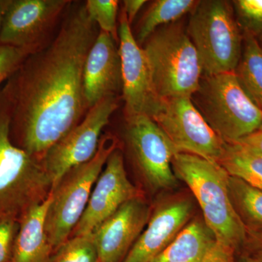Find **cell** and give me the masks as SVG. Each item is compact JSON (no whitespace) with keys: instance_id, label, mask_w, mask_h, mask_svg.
Returning <instances> with one entry per match:
<instances>
[{"instance_id":"obj_1","label":"cell","mask_w":262,"mask_h":262,"mask_svg":"<svg viewBox=\"0 0 262 262\" xmlns=\"http://www.w3.org/2000/svg\"><path fill=\"white\" fill-rule=\"evenodd\" d=\"M99 31L80 5L67 15L51 43L29 55L8 79L12 139L38 159L89 111L84 65Z\"/></svg>"},{"instance_id":"obj_2","label":"cell","mask_w":262,"mask_h":262,"mask_svg":"<svg viewBox=\"0 0 262 262\" xmlns=\"http://www.w3.org/2000/svg\"><path fill=\"white\" fill-rule=\"evenodd\" d=\"M13 98L9 82L0 88V215H20L49 195L52 182L40 159L11 137Z\"/></svg>"},{"instance_id":"obj_3","label":"cell","mask_w":262,"mask_h":262,"mask_svg":"<svg viewBox=\"0 0 262 262\" xmlns=\"http://www.w3.org/2000/svg\"><path fill=\"white\" fill-rule=\"evenodd\" d=\"M177 179L191 189L205 223L221 244L237 251L245 246L248 231L234 210L229 192V175L218 163L179 152L172 161Z\"/></svg>"},{"instance_id":"obj_4","label":"cell","mask_w":262,"mask_h":262,"mask_svg":"<svg viewBox=\"0 0 262 262\" xmlns=\"http://www.w3.org/2000/svg\"><path fill=\"white\" fill-rule=\"evenodd\" d=\"M144 44L160 97L192 98L199 89L203 68L198 51L182 26L173 24L161 27Z\"/></svg>"},{"instance_id":"obj_5","label":"cell","mask_w":262,"mask_h":262,"mask_svg":"<svg viewBox=\"0 0 262 262\" xmlns=\"http://www.w3.org/2000/svg\"><path fill=\"white\" fill-rule=\"evenodd\" d=\"M192 100L226 143L241 140L261 126L262 110L248 96L234 72L203 76Z\"/></svg>"},{"instance_id":"obj_6","label":"cell","mask_w":262,"mask_h":262,"mask_svg":"<svg viewBox=\"0 0 262 262\" xmlns=\"http://www.w3.org/2000/svg\"><path fill=\"white\" fill-rule=\"evenodd\" d=\"M118 145L116 136L102 135L94 158L71 169L52 187L46 229L53 251L70 238L85 211L96 181Z\"/></svg>"},{"instance_id":"obj_7","label":"cell","mask_w":262,"mask_h":262,"mask_svg":"<svg viewBox=\"0 0 262 262\" xmlns=\"http://www.w3.org/2000/svg\"><path fill=\"white\" fill-rule=\"evenodd\" d=\"M192 13L187 34L199 55L203 76L234 72L244 36L232 5L222 0L199 1Z\"/></svg>"},{"instance_id":"obj_8","label":"cell","mask_w":262,"mask_h":262,"mask_svg":"<svg viewBox=\"0 0 262 262\" xmlns=\"http://www.w3.org/2000/svg\"><path fill=\"white\" fill-rule=\"evenodd\" d=\"M126 117L125 139L134 161L146 185L153 191L175 187L172 161L178 151L163 130L146 115Z\"/></svg>"},{"instance_id":"obj_9","label":"cell","mask_w":262,"mask_h":262,"mask_svg":"<svg viewBox=\"0 0 262 262\" xmlns=\"http://www.w3.org/2000/svg\"><path fill=\"white\" fill-rule=\"evenodd\" d=\"M118 106L117 96L103 98L89 108L78 125L46 151L41 161L51 179L52 187L71 169L94 158L101 133Z\"/></svg>"},{"instance_id":"obj_10","label":"cell","mask_w":262,"mask_h":262,"mask_svg":"<svg viewBox=\"0 0 262 262\" xmlns=\"http://www.w3.org/2000/svg\"><path fill=\"white\" fill-rule=\"evenodd\" d=\"M152 120L178 152L196 155L215 163L223 154L225 141L208 125L192 98L165 99L161 111Z\"/></svg>"},{"instance_id":"obj_11","label":"cell","mask_w":262,"mask_h":262,"mask_svg":"<svg viewBox=\"0 0 262 262\" xmlns=\"http://www.w3.org/2000/svg\"><path fill=\"white\" fill-rule=\"evenodd\" d=\"M118 39L125 117L146 115L153 119L161 111L165 99L157 93L145 52L138 44L122 11Z\"/></svg>"},{"instance_id":"obj_12","label":"cell","mask_w":262,"mask_h":262,"mask_svg":"<svg viewBox=\"0 0 262 262\" xmlns=\"http://www.w3.org/2000/svg\"><path fill=\"white\" fill-rule=\"evenodd\" d=\"M69 0H10L0 31V43L39 51L57 20L70 4Z\"/></svg>"},{"instance_id":"obj_13","label":"cell","mask_w":262,"mask_h":262,"mask_svg":"<svg viewBox=\"0 0 262 262\" xmlns=\"http://www.w3.org/2000/svg\"><path fill=\"white\" fill-rule=\"evenodd\" d=\"M143 196L128 179L119 148L112 153L95 184L85 211L70 237L93 233L127 202Z\"/></svg>"},{"instance_id":"obj_14","label":"cell","mask_w":262,"mask_h":262,"mask_svg":"<svg viewBox=\"0 0 262 262\" xmlns=\"http://www.w3.org/2000/svg\"><path fill=\"white\" fill-rule=\"evenodd\" d=\"M151 210L144 196L122 205L95 229L101 262H122L145 229Z\"/></svg>"},{"instance_id":"obj_15","label":"cell","mask_w":262,"mask_h":262,"mask_svg":"<svg viewBox=\"0 0 262 262\" xmlns=\"http://www.w3.org/2000/svg\"><path fill=\"white\" fill-rule=\"evenodd\" d=\"M192 211V201L186 198H174L157 206L122 262L152 261L187 225Z\"/></svg>"},{"instance_id":"obj_16","label":"cell","mask_w":262,"mask_h":262,"mask_svg":"<svg viewBox=\"0 0 262 262\" xmlns=\"http://www.w3.org/2000/svg\"><path fill=\"white\" fill-rule=\"evenodd\" d=\"M116 41L99 31L84 62L83 89L88 108L122 90V69Z\"/></svg>"},{"instance_id":"obj_17","label":"cell","mask_w":262,"mask_h":262,"mask_svg":"<svg viewBox=\"0 0 262 262\" xmlns=\"http://www.w3.org/2000/svg\"><path fill=\"white\" fill-rule=\"evenodd\" d=\"M235 252L218 241L204 220L196 219L151 262H235Z\"/></svg>"},{"instance_id":"obj_18","label":"cell","mask_w":262,"mask_h":262,"mask_svg":"<svg viewBox=\"0 0 262 262\" xmlns=\"http://www.w3.org/2000/svg\"><path fill=\"white\" fill-rule=\"evenodd\" d=\"M51 191L45 201L27 208L19 218L11 262H48L53 253L46 229Z\"/></svg>"},{"instance_id":"obj_19","label":"cell","mask_w":262,"mask_h":262,"mask_svg":"<svg viewBox=\"0 0 262 262\" xmlns=\"http://www.w3.org/2000/svg\"><path fill=\"white\" fill-rule=\"evenodd\" d=\"M229 175L262 190V155L239 142L226 143L218 161Z\"/></svg>"},{"instance_id":"obj_20","label":"cell","mask_w":262,"mask_h":262,"mask_svg":"<svg viewBox=\"0 0 262 262\" xmlns=\"http://www.w3.org/2000/svg\"><path fill=\"white\" fill-rule=\"evenodd\" d=\"M234 72L248 96L262 110V48L251 33H244L242 53Z\"/></svg>"},{"instance_id":"obj_21","label":"cell","mask_w":262,"mask_h":262,"mask_svg":"<svg viewBox=\"0 0 262 262\" xmlns=\"http://www.w3.org/2000/svg\"><path fill=\"white\" fill-rule=\"evenodd\" d=\"M229 192L236 213L248 233L262 232V190L229 175Z\"/></svg>"},{"instance_id":"obj_22","label":"cell","mask_w":262,"mask_h":262,"mask_svg":"<svg viewBox=\"0 0 262 262\" xmlns=\"http://www.w3.org/2000/svg\"><path fill=\"white\" fill-rule=\"evenodd\" d=\"M199 1L194 0H158L150 6L143 17L136 39L144 44L161 26L177 21L188 13H192Z\"/></svg>"},{"instance_id":"obj_23","label":"cell","mask_w":262,"mask_h":262,"mask_svg":"<svg viewBox=\"0 0 262 262\" xmlns=\"http://www.w3.org/2000/svg\"><path fill=\"white\" fill-rule=\"evenodd\" d=\"M48 262H101L94 234L70 237L53 251Z\"/></svg>"},{"instance_id":"obj_24","label":"cell","mask_w":262,"mask_h":262,"mask_svg":"<svg viewBox=\"0 0 262 262\" xmlns=\"http://www.w3.org/2000/svg\"><path fill=\"white\" fill-rule=\"evenodd\" d=\"M86 10L100 31L108 33L115 41L118 39L117 18L119 2L116 0H88Z\"/></svg>"},{"instance_id":"obj_25","label":"cell","mask_w":262,"mask_h":262,"mask_svg":"<svg viewBox=\"0 0 262 262\" xmlns=\"http://www.w3.org/2000/svg\"><path fill=\"white\" fill-rule=\"evenodd\" d=\"M233 3L245 32L255 37L262 36V0H237Z\"/></svg>"},{"instance_id":"obj_26","label":"cell","mask_w":262,"mask_h":262,"mask_svg":"<svg viewBox=\"0 0 262 262\" xmlns=\"http://www.w3.org/2000/svg\"><path fill=\"white\" fill-rule=\"evenodd\" d=\"M32 53L27 50L0 43V88L14 75Z\"/></svg>"},{"instance_id":"obj_27","label":"cell","mask_w":262,"mask_h":262,"mask_svg":"<svg viewBox=\"0 0 262 262\" xmlns=\"http://www.w3.org/2000/svg\"><path fill=\"white\" fill-rule=\"evenodd\" d=\"M18 229V217L13 215H0V262H11Z\"/></svg>"},{"instance_id":"obj_28","label":"cell","mask_w":262,"mask_h":262,"mask_svg":"<svg viewBox=\"0 0 262 262\" xmlns=\"http://www.w3.org/2000/svg\"><path fill=\"white\" fill-rule=\"evenodd\" d=\"M146 3L145 0H125L123 1V8H122V11L126 16L127 21L130 25L133 23L138 13L140 11Z\"/></svg>"},{"instance_id":"obj_29","label":"cell","mask_w":262,"mask_h":262,"mask_svg":"<svg viewBox=\"0 0 262 262\" xmlns=\"http://www.w3.org/2000/svg\"><path fill=\"white\" fill-rule=\"evenodd\" d=\"M236 142L241 143L262 155V133L261 131H256Z\"/></svg>"},{"instance_id":"obj_30","label":"cell","mask_w":262,"mask_h":262,"mask_svg":"<svg viewBox=\"0 0 262 262\" xmlns=\"http://www.w3.org/2000/svg\"><path fill=\"white\" fill-rule=\"evenodd\" d=\"M246 245L256 253H262V232L261 233H248Z\"/></svg>"},{"instance_id":"obj_31","label":"cell","mask_w":262,"mask_h":262,"mask_svg":"<svg viewBox=\"0 0 262 262\" xmlns=\"http://www.w3.org/2000/svg\"><path fill=\"white\" fill-rule=\"evenodd\" d=\"M10 0H0V31L3 25V18L9 6Z\"/></svg>"},{"instance_id":"obj_32","label":"cell","mask_w":262,"mask_h":262,"mask_svg":"<svg viewBox=\"0 0 262 262\" xmlns=\"http://www.w3.org/2000/svg\"><path fill=\"white\" fill-rule=\"evenodd\" d=\"M241 262H260L257 258L254 256H244L241 259Z\"/></svg>"},{"instance_id":"obj_33","label":"cell","mask_w":262,"mask_h":262,"mask_svg":"<svg viewBox=\"0 0 262 262\" xmlns=\"http://www.w3.org/2000/svg\"><path fill=\"white\" fill-rule=\"evenodd\" d=\"M254 257L257 258L260 262H262V253H256L255 254Z\"/></svg>"},{"instance_id":"obj_34","label":"cell","mask_w":262,"mask_h":262,"mask_svg":"<svg viewBox=\"0 0 262 262\" xmlns=\"http://www.w3.org/2000/svg\"><path fill=\"white\" fill-rule=\"evenodd\" d=\"M258 131H261V132L262 133V122L261 124V126H260L259 129H258Z\"/></svg>"}]
</instances>
